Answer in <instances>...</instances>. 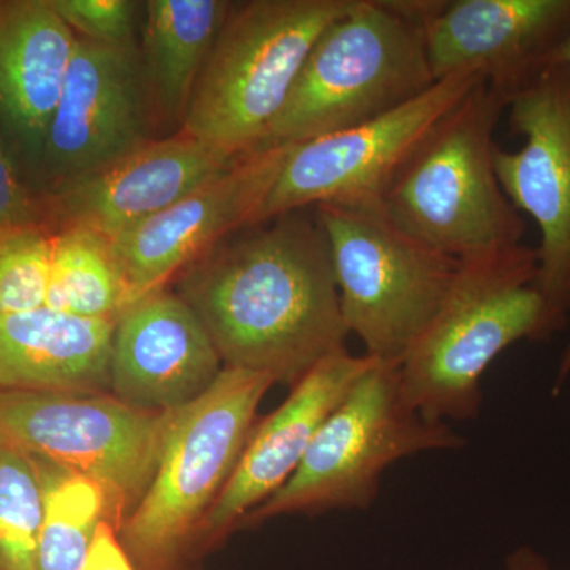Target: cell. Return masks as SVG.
I'll use <instances>...</instances> for the list:
<instances>
[{
    "instance_id": "cell-1",
    "label": "cell",
    "mask_w": 570,
    "mask_h": 570,
    "mask_svg": "<svg viewBox=\"0 0 570 570\" xmlns=\"http://www.w3.org/2000/svg\"><path fill=\"white\" fill-rule=\"evenodd\" d=\"M178 295L228 367L295 385L347 351L328 238L316 209L247 225L184 268Z\"/></svg>"
},
{
    "instance_id": "cell-2",
    "label": "cell",
    "mask_w": 570,
    "mask_h": 570,
    "mask_svg": "<svg viewBox=\"0 0 570 570\" xmlns=\"http://www.w3.org/2000/svg\"><path fill=\"white\" fill-rule=\"evenodd\" d=\"M538 272V247L524 245L460 262L436 317L400 363L401 392L420 417L474 419L483 374L505 348L566 328L569 317L535 287Z\"/></svg>"
},
{
    "instance_id": "cell-3",
    "label": "cell",
    "mask_w": 570,
    "mask_h": 570,
    "mask_svg": "<svg viewBox=\"0 0 570 570\" xmlns=\"http://www.w3.org/2000/svg\"><path fill=\"white\" fill-rule=\"evenodd\" d=\"M430 10V0H355L318 37L262 148L346 130L428 91Z\"/></svg>"
},
{
    "instance_id": "cell-4",
    "label": "cell",
    "mask_w": 570,
    "mask_h": 570,
    "mask_svg": "<svg viewBox=\"0 0 570 570\" xmlns=\"http://www.w3.org/2000/svg\"><path fill=\"white\" fill-rule=\"evenodd\" d=\"M508 104L480 81L434 127L385 194L390 223L459 262L521 245L527 224L494 168V129Z\"/></svg>"
},
{
    "instance_id": "cell-5",
    "label": "cell",
    "mask_w": 570,
    "mask_h": 570,
    "mask_svg": "<svg viewBox=\"0 0 570 570\" xmlns=\"http://www.w3.org/2000/svg\"><path fill=\"white\" fill-rule=\"evenodd\" d=\"M275 384L224 366L208 392L171 415L148 490L118 538L137 570H190L202 527L242 459L262 397Z\"/></svg>"
},
{
    "instance_id": "cell-6",
    "label": "cell",
    "mask_w": 570,
    "mask_h": 570,
    "mask_svg": "<svg viewBox=\"0 0 570 570\" xmlns=\"http://www.w3.org/2000/svg\"><path fill=\"white\" fill-rule=\"evenodd\" d=\"M354 2L234 3L195 88L183 132L239 157L262 148L318 37Z\"/></svg>"
},
{
    "instance_id": "cell-7",
    "label": "cell",
    "mask_w": 570,
    "mask_h": 570,
    "mask_svg": "<svg viewBox=\"0 0 570 570\" xmlns=\"http://www.w3.org/2000/svg\"><path fill=\"white\" fill-rule=\"evenodd\" d=\"M464 444L445 423H430L401 392L400 365L377 362L317 431L305 459L242 527L292 513L367 509L377 498L385 469L431 450Z\"/></svg>"
},
{
    "instance_id": "cell-8",
    "label": "cell",
    "mask_w": 570,
    "mask_h": 570,
    "mask_svg": "<svg viewBox=\"0 0 570 570\" xmlns=\"http://www.w3.org/2000/svg\"><path fill=\"white\" fill-rule=\"evenodd\" d=\"M328 238L341 311L366 355H407L448 296L460 262L430 249L379 209L317 206Z\"/></svg>"
},
{
    "instance_id": "cell-9",
    "label": "cell",
    "mask_w": 570,
    "mask_h": 570,
    "mask_svg": "<svg viewBox=\"0 0 570 570\" xmlns=\"http://www.w3.org/2000/svg\"><path fill=\"white\" fill-rule=\"evenodd\" d=\"M171 415L111 393H0V444L99 483L119 531L151 483Z\"/></svg>"
},
{
    "instance_id": "cell-10",
    "label": "cell",
    "mask_w": 570,
    "mask_h": 570,
    "mask_svg": "<svg viewBox=\"0 0 570 570\" xmlns=\"http://www.w3.org/2000/svg\"><path fill=\"white\" fill-rule=\"evenodd\" d=\"M480 81L474 73L452 75L371 121L294 145L250 225L324 205L381 212L401 168Z\"/></svg>"
},
{
    "instance_id": "cell-11",
    "label": "cell",
    "mask_w": 570,
    "mask_h": 570,
    "mask_svg": "<svg viewBox=\"0 0 570 570\" xmlns=\"http://www.w3.org/2000/svg\"><path fill=\"white\" fill-rule=\"evenodd\" d=\"M157 132L138 43L112 47L77 37L37 187L45 197L58 193L156 140Z\"/></svg>"
},
{
    "instance_id": "cell-12",
    "label": "cell",
    "mask_w": 570,
    "mask_h": 570,
    "mask_svg": "<svg viewBox=\"0 0 570 570\" xmlns=\"http://www.w3.org/2000/svg\"><path fill=\"white\" fill-rule=\"evenodd\" d=\"M513 134L523 148L494 149V168L510 204L540 232L535 287L570 314V67L550 63L509 100Z\"/></svg>"
},
{
    "instance_id": "cell-13",
    "label": "cell",
    "mask_w": 570,
    "mask_h": 570,
    "mask_svg": "<svg viewBox=\"0 0 570 570\" xmlns=\"http://www.w3.org/2000/svg\"><path fill=\"white\" fill-rule=\"evenodd\" d=\"M292 148L294 145L265 146L247 154L163 213L110 239L130 305L163 291L206 250L250 225Z\"/></svg>"
},
{
    "instance_id": "cell-14",
    "label": "cell",
    "mask_w": 570,
    "mask_h": 570,
    "mask_svg": "<svg viewBox=\"0 0 570 570\" xmlns=\"http://www.w3.org/2000/svg\"><path fill=\"white\" fill-rule=\"evenodd\" d=\"M570 32V0H444L423 24L436 81L474 73L512 99Z\"/></svg>"
},
{
    "instance_id": "cell-15",
    "label": "cell",
    "mask_w": 570,
    "mask_h": 570,
    "mask_svg": "<svg viewBox=\"0 0 570 570\" xmlns=\"http://www.w3.org/2000/svg\"><path fill=\"white\" fill-rule=\"evenodd\" d=\"M377 362L347 351L326 356L292 385L291 395L275 412L255 423L234 474L206 515L198 538L200 553L227 538L247 513L283 489L325 420Z\"/></svg>"
},
{
    "instance_id": "cell-16",
    "label": "cell",
    "mask_w": 570,
    "mask_h": 570,
    "mask_svg": "<svg viewBox=\"0 0 570 570\" xmlns=\"http://www.w3.org/2000/svg\"><path fill=\"white\" fill-rule=\"evenodd\" d=\"M223 363L193 307L163 288L116 318L110 393L140 411L176 412L212 389Z\"/></svg>"
},
{
    "instance_id": "cell-17",
    "label": "cell",
    "mask_w": 570,
    "mask_h": 570,
    "mask_svg": "<svg viewBox=\"0 0 570 570\" xmlns=\"http://www.w3.org/2000/svg\"><path fill=\"white\" fill-rule=\"evenodd\" d=\"M243 157L179 130L48 195L45 204L56 227L89 228L112 239L223 175Z\"/></svg>"
},
{
    "instance_id": "cell-18",
    "label": "cell",
    "mask_w": 570,
    "mask_h": 570,
    "mask_svg": "<svg viewBox=\"0 0 570 570\" xmlns=\"http://www.w3.org/2000/svg\"><path fill=\"white\" fill-rule=\"evenodd\" d=\"M75 47L48 0L0 2V130L36 186Z\"/></svg>"
},
{
    "instance_id": "cell-19",
    "label": "cell",
    "mask_w": 570,
    "mask_h": 570,
    "mask_svg": "<svg viewBox=\"0 0 570 570\" xmlns=\"http://www.w3.org/2000/svg\"><path fill=\"white\" fill-rule=\"evenodd\" d=\"M115 322L47 306L0 314V393H110Z\"/></svg>"
},
{
    "instance_id": "cell-20",
    "label": "cell",
    "mask_w": 570,
    "mask_h": 570,
    "mask_svg": "<svg viewBox=\"0 0 570 570\" xmlns=\"http://www.w3.org/2000/svg\"><path fill=\"white\" fill-rule=\"evenodd\" d=\"M234 2L146 0L141 3L142 75L159 130L179 132L205 63Z\"/></svg>"
},
{
    "instance_id": "cell-21",
    "label": "cell",
    "mask_w": 570,
    "mask_h": 570,
    "mask_svg": "<svg viewBox=\"0 0 570 570\" xmlns=\"http://www.w3.org/2000/svg\"><path fill=\"white\" fill-rule=\"evenodd\" d=\"M47 307L85 318H118L129 288L110 239L82 227L52 232Z\"/></svg>"
},
{
    "instance_id": "cell-22",
    "label": "cell",
    "mask_w": 570,
    "mask_h": 570,
    "mask_svg": "<svg viewBox=\"0 0 570 570\" xmlns=\"http://www.w3.org/2000/svg\"><path fill=\"white\" fill-rule=\"evenodd\" d=\"M32 460L43 494L39 570H81L100 523L110 521L118 531L111 499L85 475L50 461Z\"/></svg>"
},
{
    "instance_id": "cell-23",
    "label": "cell",
    "mask_w": 570,
    "mask_h": 570,
    "mask_svg": "<svg viewBox=\"0 0 570 570\" xmlns=\"http://www.w3.org/2000/svg\"><path fill=\"white\" fill-rule=\"evenodd\" d=\"M43 494L36 463L0 444V570H39Z\"/></svg>"
},
{
    "instance_id": "cell-24",
    "label": "cell",
    "mask_w": 570,
    "mask_h": 570,
    "mask_svg": "<svg viewBox=\"0 0 570 570\" xmlns=\"http://www.w3.org/2000/svg\"><path fill=\"white\" fill-rule=\"evenodd\" d=\"M52 232L45 225L0 228V314L47 305Z\"/></svg>"
},
{
    "instance_id": "cell-25",
    "label": "cell",
    "mask_w": 570,
    "mask_h": 570,
    "mask_svg": "<svg viewBox=\"0 0 570 570\" xmlns=\"http://www.w3.org/2000/svg\"><path fill=\"white\" fill-rule=\"evenodd\" d=\"M51 9L75 32L96 43H137L135 24L141 3L134 0H48Z\"/></svg>"
},
{
    "instance_id": "cell-26",
    "label": "cell",
    "mask_w": 570,
    "mask_h": 570,
    "mask_svg": "<svg viewBox=\"0 0 570 570\" xmlns=\"http://www.w3.org/2000/svg\"><path fill=\"white\" fill-rule=\"evenodd\" d=\"M47 216V204L22 181L20 165L0 130V228L45 225Z\"/></svg>"
},
{
    "instance_id": "cell-27",
    "label": "cell",
    "mask_w": 570,
    "mask_h": 570,
    "mask_svg": "<svg viewBox=\"0 0 570 570\" xmlns=\"http://www.w3.org/2000/svg\"><path fill=\"white\" fill-rule=\"evenodd\" d=\"M81 570H137L110 521L97 528Z\"/></svg>"
},
{
    "instance_id": "cell-28",
    "label": "cell",
    "mask_w": 570,
    "mask_h": 570,
    "mask_svg": "<svg viewBox=\"0 0 570 570\" xmlns=\"http://www.w3.org/2000/svg\"><path fill=\"white\" fill-rule=\"evenodd\" d=\"M505 570H553L550 562L531 547H519L509 553Z\"/></svg>"
},
{
    "instance_id": "cell-29",
    "label": "cell",
    "mask_w": 570,
    "mask_h": 570,
    "mask_svg": "<svg viewBox=\"0 0 570 570\" xmlns=\"http://www.w3.org/2000/svg\"><path fill=\"white\" fill-rule=\"evenodd\" d=\"M570 376V343L566 347L564 354L561 356L560 367H558L557 381L553 385V395H560L562 387H564L566 381Z\"/></svg>"
},
{
    "instance_id": "cell-30",
    "label": "cell",
    "mask_w": 570,
    "mask_h": 570,
    "mask_svg": "<svg viewBox=\"0 0 570 570\" xmlns=\"http://www.w3.org/2000/svg\"><path fill=\"white\" fill-rule=\"evenodd\" d=\"M551 63H561V66L570 67V32L569 36L562 40L558 50L554 51L553 58H551Z\"/></svg>"
}]
</instances>
